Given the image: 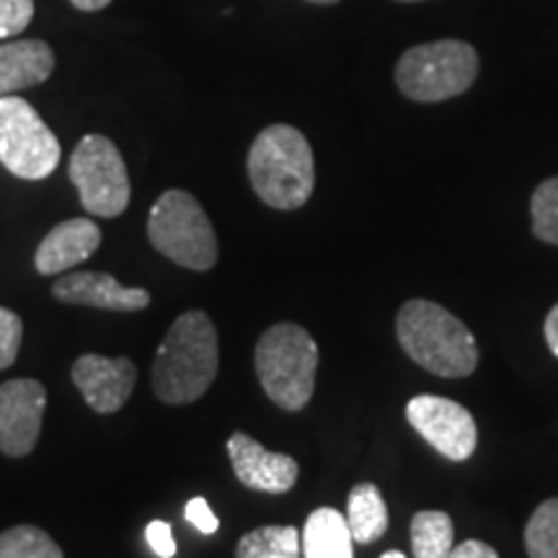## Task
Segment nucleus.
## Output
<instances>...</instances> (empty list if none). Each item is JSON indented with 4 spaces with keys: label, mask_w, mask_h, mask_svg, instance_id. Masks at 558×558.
Listing matches in <instances>:
<instances>
[{
    "label": "nucleus",
    "mask_w": 558,
    "mask_h": 558,
    "mask_svg": "<svg viewBox=\"0 0 558 558\" xmlns=\"http://www.w3.org/2000/svg\"><path fill=\"white\" fill-rule=\"evenodd\" d=\"M145 538H148L153 554L160 558H173L177 556V541H173L171 525L163 520H153L148 527H145Z\"/></svg>",
    "instance_id": "25"
},
{
    "label": "nucleus",
    "mask_w": 558,
    "mask_h": 558,
    "mask_svg": "<svg viewBox=\"0 0 558 558\" xmlns=\"http://www.w3.org/2000/svg\"><path fill=\"white\" fill-rule=\"evenodd\" d=\"M101 246V228L88 218L65 220L54 226L47 239L39 243L34 267L39 275H62L78 267L96 248Z\"/></svg>",
    "instance_id": "14"
},
{
    "label": "nucleus",
    "mask_w": 558,
    "mask_h": 558,
    "mask_svg": "<svg viewBox=\"0 0 558 558\" xmlns=\"http://www.w3.org/2000/svg\"><path fill=\"white\" fill-rule=\"evenodd\" d=\"M54 52L41 39H19L0 45V96L39 86L52 75Z\"/></svg>",
    "instance_id": "15"
},
{
    "label": "nucleus",
    "mask_w": 558,
    "mask_h": 558,
    "mask_svg": "<svg viewBox=\"0 0 558 558\" xmlns=\"http://www.w3.org/2000/svg\"><path fill=\"white\" fill-rule=\"evenodd\" d=\"M448 558H499L497 550L481 541H465L450 550Z\"/></svg>",
    "instance_id": "27"
},
{
    "label": "nucleus",
    "mask_w": 558,
    "mask_h": 558,
    "mask_svg": "<svg viewBox=\"0 0 558 558\" xmlns=\"http://www.w3.org/2000/svg\"><path fill=\"white\" fill-rule=\"evenodd\" d=\"M530 558H558V497L535 509L525 527Z\"/></svg>",
    "instance_id": "21"
},
{
    "label": "nucleus",
    "mask_w": 558,
    "mask_h": 558,
    "mask_svg": "<svg viewBox=\"0 0 558 558\" xmlns=\"http://www.w3.org/2000/svg\"><path fill=\"white\" fill-rule=\"evenodd\" d=\"M530 215H533V233L550 246H558V177L538 184L530 199Z\"/></svg>",
    "instance_id": "22"
},
{
    "label": "nucleus",
    "mask_w": 558,
    "mask_h": 558,
    "mask_svg": "<svg viewBox=\"0 0 558 558\" xmlns=\"http://www.w3.org/2000/svg\"><path fill=\"white\" fill-rule=\"evenodd\" d=\"M352 530L337 509L320 507L305 520L303 556L305 558H354Z\"/></svg>",
    "instance_id": "16"
},
{
    "label": "nucleus",
    "mask_w": 558,
    "mask_h": 558,
    "mask_svg": "<svg viewBox=\"0 0 558 558\" xmlns=\"http://www.w3.org/2000/svg\"><path fill=\"white\" fill-rule=\"evenodd\" d=\"M380 558H407L401 554V550H388V554H383Z\"/></svg>",
    "instance_id": "30"
},
{
    "label": "nucleus",
    "mask_w": 558,
    "mask_h": 558,
    "mask_svg": "<svg viewBox=\"0 0 558 558\" xmlns=\"http://www.w3.org/2000/svg\"><path fill=\"white\" fill-rule=\"evenodd\" d=\"M347 525L354 543H373L388 530V509L380 488L375 484H357L349 492Z\"/></svg>",
    "instance_id": "17"
},
{
    "label": "nucleus",
    "mask_w": 558,
    "mask_h": 558,
    "mask_svg": "<svg viewBox=\"0 0 558 558\" xmlns=\"http://www.w3.org/2000/svg\"><path fill=\"white\" fill-rule=\"evenodd\" d=\"M411 546L414 558H448L452 550V520L450 514L427 509L411 520Z\"/></svg>",
    "instance_id": "19"
},
{
    "label": "nucleus",
    "mask_w": 558,
    "mask_h": 558,
    "mask_svg": "<svg viewBox=\"0 0 558 558\" xmlns=\"http://www.w3.org/2000/svg\"><path fill=\"white\" fill-rule=\"evenodd\" d=\"M228 456L243 486L264 494H288L298 481V463L282 452L262 448L246 432H233L228 439Z\"/></svg>",
    "instance_id": "12"
},
{
    "label": "nucleus",
    "mask_w": 558,
    "mask_h": 558,
    "mask_svg": "<svg viewBox=\"0 0 558 558\" xmlns=\"http://www.w3.org/2000/svg\"><path fill=\"white\" fill-rule=\"evenodd\" d=\"M148 239L158 254L184 269L207 271L218 262L213 222L199 202L184 190L160 194L150 209Z\"/></svg>",
    "instance_id": "6"
},
{
    "label": "nucleus",
    "mask_w": 558,
    "mask_h": 558,
    "mask_svg": "<svg viewBox=\"0 0 558 558\" xmlns=\"http://www.w3.org/2000/svg\"><path fill=\"white\" fill-rule=\"evenodd\" d=\"M73 383L83 399L99 414H114L132 396L137 383V367L128 357H101V354H83L73 365Z\"/></svg>",
    "instance_id": "11"
},
{
    "label": "nucleus",
    "mask_w": 558,
    "mask_h": 558,
    "mask_svg": "<svg viewBox=\"0 0 558 558\" xmlns=\"http://www.w3.org/2000/svg\"><path fill=\"white\" fill-rule=\"evenodd\" d=\"M399 3H422V0H399Z\"/></svg>",
    "instance_id": "32"
},
{
    "label": "nucleus",
    "mask_w": 558,
    "mask_h": 558,
    "mask_svg": "<svg viewBox=\"0 0 558 558\" xmlns=\"http://www.w3.org/2000/svg\"><path fill=\"white\" fill-rule=\"evenodd\" d=\"M308 3H316V5H333V3H339V0H308Z\"/></svg>",
    "instance_id": "31"
},
{
    "label": "nucleus",
    "mask_w": 558,
    "mask_h": 558,
    "mask_svg": "<svg viewBox=\"0 0 558 558\" xmlns=\"http://www.w3.org/2000/svg\"><path fill=\"white\" fill-rule=\"evenodd\" d=\"M478 75V52L469 41L439 39L411 47L396 65V86L411 101L437 104L465 94Z\"/></svg>",
    "instance_id": "5"
},
{
    "label": "nucleus",
    "mask_w": 558,
    "mask_h": 558,
    "mask_svg": "<svg viewBox=\"0 0 558 558\" xmlns=\"http://www.w3.org/2000/svg\"><path fill=\"white\" fill-rule=\"evenodd\" d=\"M21 318L9 308H0V369H9L19 357L21 347Z\"/></svg>",
    "instance_id": "24"
},
{
    "label": "nucleus",
    "mask_w": 558,
    "mask_h": 558,
    "mask_svg": "<svg viewBox=\"0 0 558 558\" xmlns=\"http://www.w3.org/2000/svg\"><path fill=\"white\" fill-rule=\"evenodd\" d=\"M220 365L218 331L205 311H186L173 320L153 360V390L163 403H194L213 386Z\"/></svg>",
    "instance_id": "1"
},
{
    "label": "nucleus",
    "mask_w": 558,
    "mask_h": 558,
    "mask_svg": "<svg viewBox=\"0 0 558 558\" xmlns=\"http://www.w3.org/2000/svg\"><path fill=\"white\" fill-rule=\"evenodd\" d=\"M543 333H546V344L550 352L558 357V303L550 308V313L546 316V326H543Z\"/></svg>",
    "instance_id": "28"
},
{
    "label": "nucleus",
    "mask_w": 558,
    "mask_h": 558,
    "mask_svg": "<svg viewBox=\"0 0 558 558\" xmlns=\"http://www.w3.org/2000/svg\"><path fill=\"white\" fill-rule=\"evenodd\" d=\"M34 19V0H0V39L19 37Z\"/></svg>",
    "instance_id": "23"
},
{
    "label": "nucleus",
    "mask_w": 558,
    "mask_h": 558,
    "mask_svg": "<svg viewBox=\"0 0 558 558\" xmlns=\"http://www.w3.org/2000/svg\"><path fill=\"white\" fill-rule=\"evenodd\" d=\"M0 558H65L41 527L16 525L0 533Z\"/></svg>",
    "instance_id": "20"
},
{
    "label": "nucleus",
    "mask_w": 558,
    "mask_h": 558,
    "mask_svg": "<svg viewBox=\"0 0 558 558\" xmlns=\"http://www.w3.org/2000/svg\"><path fill=\"white\" fill-rule=\"evenodd\" d=\"M256 375L264 393L284 411H300L316 388L318 344L303 326L275 324L256 344Z\"/></svg>",
    "instance_id": "4"
},
{
    "label": "nucleus",
    "mask_w": 558,
    "mask_h": 558,
    "mask_svg": "<svg viewBox=\"0 0 558 558\" xmlns=\"http://www.w3.org/2000/svg\"><path fill=\"white\" fill-rule=\"evenodd\" d=\"M407 418L418 435L435 448L439 456L456 463L469 460L476 452L478 427L471 411L460 407L458 401L442 399V396H414L407 403Z\"/></svg>",
    "instance_id": "9"
},
{
    "label": "nucleus",
    "mask_w": 558,
    "mask_h": 558,
    "mask_svg": "<svg viewBox=\"0 0 558 558\" xmlns=\"http://www.w3.org/2000/svg\"><path fill=\"white\" fill-rule=\"evenodd\" d=\"M47 390L39 380H9L0 386V452L29 456L41 432Z\"/></svg>",
    "instance_id": "10"
},
{
    "label": "nucleus",
    "mask_w": 558,
    "mask_h": 558,
    "mask_svg": "<svg viewBox=\"0 0 558 558\" xmlns=\"http://www.w3.org/2000/svg\"><path fill=\"white\" fill-rule=\"evenodd\" d=\"M396 333L403 352L439 378H469L478 365V347L469 326L432 300L403 303Z\"/></svg>",
    "instance_id": "2"
},
{
    "label": "nucleus",
    "mask_w": 558,
    "mask_h": 558,
    "mask_svg": "<svg viewBox=\"0 0 558 558\" xmlns=\"http://www.w3.org/2000/svg\"><path fill=\"white\" fill-rule=\"evenodd\" d=\"M70 3H73L78 11H101L107 9L111 0H70Z\"/></svg>",
    "instance_id": "29"
},
{
    "label": "nucleus",
    "mask_w": 558,
    "mask_h": 558,
    "mask_svg": "<svg viewBox=\"0 0 558 558\" xmlns=\"http://www.w3.org/2000/svg\"><path fill=\"white\" fill-rule=\"evenodd\" d=\"M52 295L60 303L88 305V308L135 313L150 305V292L143 288H124L111 275L104 271H75L60 277L52 284Z\"/></svg>",
    "instance_id": "13"
},
{
    "label": "nucleus",
    "mask_w": 558,
    "mask_h": 558,
    "mask_svg": "<svg viewBox=\"0 0 558 558\" xmlns=\"http://www.w3.org/2000/svg\"><path fill=\"white\" fill-rule=\"evenodd\" d=\"M60 140L21 96H0V163L26 181L47 179L60 166Z\"/></svg>",
    "instance_id": "7"
},
{
    "label": "nucleus",
    "mask_w": 558,
    "mask_h": 558,
    "mask_svg": "<svg viewBox=\"0 0 558 558\" xmlns=\"http://www.w3.org/2000/svg\"><path fill=\"white\" fill-rule=\"evenodd\" d=\"M303 543L290 525H267L246 533L239 543L235 558H300Z\"/></svg>",
    "instance_id": "18"
},
{
    "label": "nucleus",
    "mask_w": 558,
    "mask_h": 558,
    "mask_svg": "<svg viewBox=\"0 0 558 558\" xmlns=\"http://www.w3.org/2000/svg\"><path fill=\"white\" fill-rule=\"evenodd\" d=\"M248 179L264 205L298 209L316 186V163L305 135L290 124H271L248 150Z\"/></svg>",
    "instance_id": "3"
},
{
    "label": "nucleus",
    "mask_w": 558,
    "mask_h": 558,
    "mask_svg": "<svg viewBox=\"0 0 558 558\" xmlns=\"http://www.w3.org/2000/svg\"><path fill=\"white\" fill-rule=\"evenodd\" d=\"M184 514H186V520H190L192 525L199 530V533H205V535L218 533L220 520L215 518V512H213V509H209V505L202 497H194L190 505H186Z\"/></svg>",
    "instance_id": "26"
},
{
    "label": "nucleus",
    "mask_w": 558,
    "mask_h": 558,
    "mask_svg": "<svg viewBox=\"0 0 558 558\" xmlns=\"http://www.w3.org/2000/svg\"><path fill=\"white\" fill-rule=\"evenodd\" d=\"M81 205L96 218H117L130 205V177L122 153L104 135H86L68 166Z\"/></svg>",
    "instance_id": "8"
}]
</instances>
